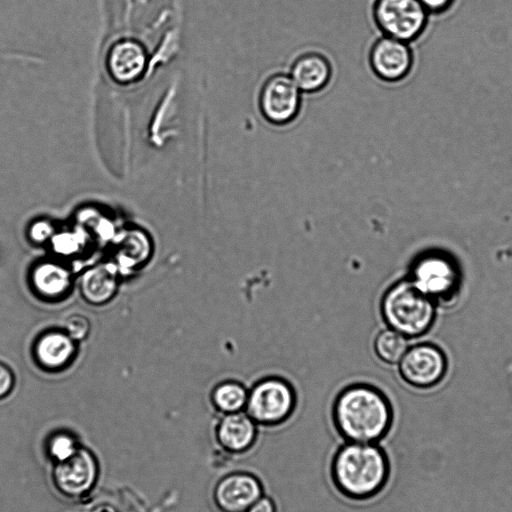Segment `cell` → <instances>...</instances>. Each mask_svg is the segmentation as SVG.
I'll return each instance as SVG.
<instances>
[{
  "mask_svg": "<svg viewBox=\"0 0 512 512\" xmlns=\"http://www.w3.org/2000/svg\"><path fill=\"white\" fill-rule=\"evenodd\" d=\"M331 417L344 442L379 443L391 429L393 408L377 387L354 383L336 395Z\"/></svg>",
  "mask_w": 512,
  "mask_h": 512,
  "instance_id": "1",
  "label": "cell"
},
{
  "mask_svg": "<svg viewBox=\"0 0 512 512\" xmlns=\"http://www.w3.org/2000/svg\"><path fill=\"white\" fill-rule=\"evenodd\" d=\"M329 472L340 495L351 501H367L386 487L390 462L378 443L344 442L334 452Z\"/></svg>",
  "mask_w": 512,
  "mask_h": 512,
  "instance_id": "2",
  "label": "cell"
},
{
  "mask_svg": "<svg viewBox=\"0 0 512 512\" xmlns=\"http://www.w3.org/2000/svg\"><path fill=\"white\" fill-rule=\"evenodd\" d=\"M380 310L388 327L406 338L425 334L435 319L434 300L409 279L398 281L385 291Z\"/></svg>",
  "mask_w": 512,
  "mask_h": 512,
  "instance_id": "3",
  "label": "cell"
},
{
  "mask_svg": "<svg viewBox=\"0 0 512 512\" xmlns=\"http://www.w3.org/2000/svg\"><path fill=\"white\" fill-rule=\"evenodd\" d=\"M297 405L293 385L278 376H267L248 390L244 411L258 426L277 427L287 422Z\"/></svg>",
  "mask_w": 512,
  "mask_h": 512,
  "instance_id": "4",
  "label": "cell"
},
{
  "mask_svg": "<svg viewBox=\"0 0 512 512\" xmlns=\"http://www.w3.org/2000/svg\"><path fill=\"white\" fill-rule=\"evenodd\" d=\"M429 13L419 0H376L373 20L383 36L407 43L424 31Z\"/></svg>",
  "mask_w": 512,
  "mask_h": 512,
  "instance_id": "5",
  "label": "cell"
},
{
  "mask_svg": "<svg viewBox=\"0 0 512 512\" xmlns=\"http://www.w3.org/2000/svg\"><path fill=\"white\" fill-rule=\"evenodd\" d=\"M302 107V92L286 73L268 76L258 94L261 116L274 126H286L299 116Z\"/></svg>",
  "mask_w": 512,
  "mask_h": 512,
  "instance_id": "6",
  "label": "cell"
},
{
  "mask_svg": "<svg viewBox=\"0 0 512 512\" xmlns=\"http://www.w3.org/2000/svg\"><path fill=\"white\" fill-rule=\"evenodd\" d=\"M409 280L431 299H446L459 285V273L447 256L430 253L413 263Z\"/></svg>",
  "mask_w": 512,
  "mask_h": 512,
  "instance_id": "7",
  "label": "cell"
},
{
  "mask_svg": "<svg viewBox=\"0 0 512 512\" xmlns=\"http://www.w3.org/2000/svg\"><path fill=\"white\" fill-rule=\"evenodd\" d=\"M398 365L401 378L416 388L436 385L447 370V360L442 350L426 343L407 349Z\"/></svg>",
  "mask_w": 512,
  "mask_h": 512,
  "instance_id": "8",
  "label": "cell"
},
{
  "mask_svg": "<svg viewBox=\"0 0 512 512\" xmlns=\"http://www.w3.org/2000/svg\"><path fill=\"white\" fill-rule=\"evenodd\" d=\"M262 495L258 476L248 471H233L222 476L213 488V501L220 512H246Z\"/></svg>",
  "mask_w": 512,
  "mask_h": 512,
  "instance_id": "9",
  "label": "cell"
},
{
  "mask_svg": "<svg viewBox=\"0 0 512 512\" xmlns=\"http://www.w3.org/2000/svg\"><path fill=\"white\" fill-rule=\"evenodd\" d=\"M368 62L378 79L396 83L409 75L413 53L409 43L382 35L371 45Z\"/></svg>",
  "mask_w": 512,
  "mask_h": 512,
  "instance_id": "10",
  "label": "cell"
},
{
  "mask_svg": "<svg viewBox=\"0 0 512 512\" xmlns=\"http://www.w3.org/2000/svg\"><path fill=\"white\" fill-rule=\"evenodd\" d=\"M97 476L93 455L79 447L71 456L57 462L53 471L56 487L65 495L80 496L89 491Z\"/></svg>",
  "mask_w": 512,
  "mask_h": 512,
  "instance_id": "11",
  "label": "cell"
},
{
  "mask_svg": "<svg viewBox=\"0 0 512 512\" xmlns=\"http://www.w3.org/2000/svg\"><path fill=\"white\" fill-rule=\"evenodd\" d=\"M215 439L229 455H242L250 451L258 439V425L245 412L221 415L215 426Z\"/></svg>",
  "mask_w": 512,
  "mask_h": 512,
  "instance_id": "12",
  "label": "cell"
},
{
  "mask_svg": "<svg viewBox=\"0 0 512 512\" xmlns=\"http://www.w3.org/2000/svg\"><path fill=\"white\" fill-rule=\"evenodd\" d=\"M289 75L302 93L314 94L329 85L333 68L324 54L309 51L300 54L293 61Z\"/></svg>",
  "mask_w": 512,
  "mask_h": 512,
  "instance_id": "13",
  "label": "cell"
},
{
  "mask_svg": "<svg viewBox=\"0 0 512 512\" xmlns=\"http://www.w3.org/2000/svg\"><path fill=\"white\" fill-rule=\"evenodd\" d=\"M74 353V340L64 332H46L35 344L36 359L47 369L56 370L66 366Z\"/></svg>",
  "mask_w": 512,
  "mask_h": 512,
  "instance_id": "14",
  "label": "cell"
},
{
  "mask_svg": "<svg viewBox=\"0 0 512 512\" xmlns=\"http://www.w3.org/2000/svg\"><path fill=\"white\" fill-rule=\"evenodd\" d=\"M117 288L116 276L108 266L91 268L83 274L80 289L90 303L102 304L112 298Z\"/></svg>",
  "mask_w": 512,
  "mask_h": 512,
  "instance_id": "15",
  "label": "cell"
},
{
  "mask_svg": "<svg viewBox=\"0 0 512 512\" xmlns=\"http://www.w3.org/2000/svg\"><path fill=\"white\" fill-rule=\"evenodd\" d=\"M32 282L38 294L54 299L67 292L71 278L65 268L54 263H43L33 271Z\"/></svg>",
  "mask_w": 512,
  "mask_h": 512,
  "instance_id": "16",
  "label": "cell"
},
{
  "mask_svg": "<svg viewBox=\"0 0 512 512\" xmlns=\"http://www.w3.org/2000/svg\"><path fill=\"white\" fill-rule=\"evenodd\" d=\"M248 389L237 380L219 382L211 391L210 399L213 407L221 415L244 411Z\"/></svg>",
  "mask_w": 512,
  "mask_h": 512,
  "instance_id": "17",
  "label": "cell"
},
{
  "mask_svg": "<svg viewBox=\"0 0 512 512\" xmlns=\"http://www.w3.org/2000/svg\"><path fill=\"white\" fill-rule=\"evenodd\" d=\"M374 352L386 364L399 363L408 349L407 338L393 329L380 331L373 342Z\"/></svg>",
  "mask_w": 512,
  "mask_h": 512,
  "instance_id": "18",
  "label": "cell"
},
{
  "mask_svg": "<svg viewBox=\"0 0 512 512\" xmlns=\"http://www.w3.org/2000/svg\"><path fill=\"white\" fill-rule=\"evenodd\" d=\"M78 448L75 439L66 433H59L53 436L48 445L49 454L57 462L65 460Z\"/></svg>",
  "mask_w": 512,
  "mask_h": 512,
  "instance_id": "19",
  "label": "cell"
},
{
  "mask_svg": "<svg viewBox=\"0 0 512 512\" xmlns=\"http://www.w3.org/2000/svg\"><path fill=\"white\" fill-rule=\"evenodd\" d=\"M64 327L73 340H81L88 335L90 322L84 315L72 314L66 318Z\"/></svg>",
  "mask_w": 512,
  "mask_h": 512,
  "instance_id": "20",
  "label": "cell"
},
{
  "mask_svg": "<svg viewBox=\"0 0 512 512\" xmlns=\"http://www.w3.org/2000/svg\"><path fill=\"white\" fill-rule=\"evenodd\" d=\"M14 386V375L11 369L0 362V399L5 398Z\"/></svg>",
  "mask_w": 512,
  "mask_h": 512,
  "instance_id": "21",
  "label": "cell"
},
{
  "mask_svg": "<svg viewBox=\"0 0 512 512\" xmlns=\"http://www.w3.org/2000/svg\"><path fill=\"white\" fill-rule=\"evenodd\" d=\"M246 512H278V510L275 501L271 497L262 495Z\"/></svg>",
  "mask_w": 512,
  "mask_h": 512,
  "instance_id": "22",
  "label": "cell"
},
{
  "mask_svg": "<svg viewBox=\"0 0 512 512\" xmlns=\"http://www.w3.org/2000/svg\"><path fill=\"white\" fill-rule=\"evenodd\" d=\"M428 13H441L450 8L454 0H419Z\"/></svg>",
  "mask_w": 512,
  "mask_h": 512,
  "instance_id": "23",
  "label": "cell"
},
{
  "mask_svg": "<svg viewBox=\"0 0 512 512\" xmlns=\"http://www.w3.org/2000/svg\"><path fill=\"white\" fill-rule=\"evenodd\" d=\"M91 512H117L116 509L108 504H101L96 506Z\"/></svg>",
  "mask_w": 512,
  "mask_h": 512,
  "instance_id": "24",
  "label": "cell"
}]
</instances>
